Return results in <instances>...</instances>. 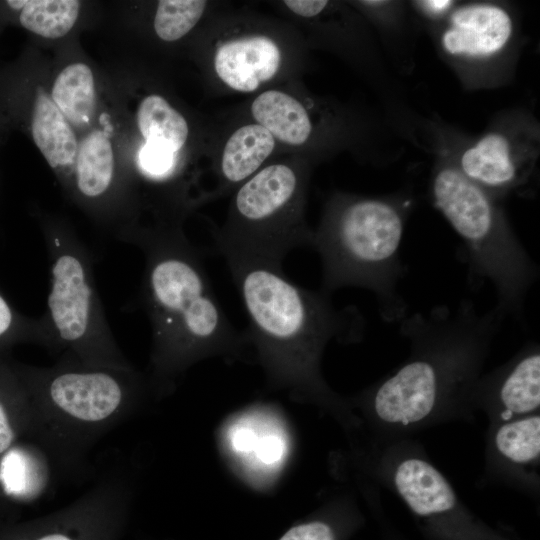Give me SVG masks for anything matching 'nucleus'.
Returning <instances> with one entry per match:
<instances>
[{"mask_svg": "<svg viewBox=\"0 0 540 540\" xmlns=\"http://www.w3.org/2000/svg\"><path fill=\"white\" fill-rule=\"evenodd\" d=\"M504 318L495 308L479 314L470 300L406 315L400 334L409 341L408 357L348 397L362 436L413 437L440 424L471 422L473 393Z\"/></svg>", "mask_w": 540, "mask_h": 540, "instance_id": "f257e3e1", "label": "nucleus"}, {"mask_svg": "<svg viewBox=\"0 0 540 540\" xmlns=\"http://www.w3.org/2000/svg\"><path fill=\"white\" fill-rule=\"evenodd\" d=\"M226 263L248 316L244 335L267 386L330 416L347 441L360 437L362 422L348 397L336 392L322 372L323 355L331 341L361 340L364 323L357 308H336L329 294L299 286L282 266Z\"/></svg>", "mask_w": 540, "mask_h": 540, "instance_id": "f03ea898", "label": "nucleus"}, {"mask_svg": "<svg viewBox=\"0 0 540 540\" xmlns=\"http://www.w3.org/2000/svg\"><path fill=\"white\" fill-rule=\"evenodd\" d=\"M124 241L145 257L140 303L152 329L155 379L164 385L207 358H252L244 332L213 293L199 251L180 230H135Z\"/></svg>", "mask_w": 540, "mask_h": 540, "instance_id": "7ed1b4c3", "label": "nucleus"}, {"mask_svg": "<svg viewBox=\"0 0 540 540\" xmlns=\"http://www.w3.org/2000/svg\"><path fill=\"white\" fill-rule=\"evenodd\" d=\"M407 207L397 196H332L311 243L321 259V290L329 295L343 287L370 290L382 318L400 322L407 315L397 289L405 271L400 248Z\"/></svg>", "mask_w": 540, "mask_h": 540, "instance_id": "20e7f679", "label": "nucleus"}, {"mask_svg": "<svg viewBox=\"0 0 540 540\" xmlns=\"http://www.w3.org/2000/svg\"><path fill=\"white\" fill-rule=\"evenodd\" d=\"M331 465L338 479L361 478L396 495L425 540H530L473 512L413 437L363 436L334 455Z\"/></svg>", "mask_w": 540, "mask_h": 540, "instance_id": "39448f33", "label": "nucleus"}, {"mask_svg": "<svg viewBox=\"0 0 540 540\" xmlns=\"http://www.w3.org/2000/svg\"><path fill=\"white\" fill-rule=\"evenodd\" d=\"M430 195L433 205L464 241L470 276L494 286V308L504 317H520L538 268L498 201L464 176L449 158L435 166Z\"/></svg>", "mask_w": 540, "mask_h": 540, "instance_id": "423d86ee", "label": "nucleus"}, {"mask_svg": "<svg viewBox=\"0 0 540 540\" xmlns=\"http://www.w3.org/2000/svg\"><path fill=\"white\" fill-rule=\"evenodd\" d=\"M306 183L305 171L287 163L265 166L243 182L215 234L226 262L282 266L290 251L311 246L313 230L304 220Z\"/></svg>", "mask_w": 540, "mask_h": 540, "instance_id": "0eeeda50", "label": "nucleus"}, {"mask_svg": "<svg viewBox=\"0 0 540 540\" xmlns=\"http://www.w3.org/2000/svg\"><path fill=\"white\" fill-rule=\"evenodd\" d=\"M49 292L42 317L51 346L73 350L90 362L118 360L88 247L68 227L44 228Z\"/></svg>", "mask_w": 540, "mask_h": 540, "instance_id": "6e6552de", "label": "nucleus"}, {"mask_svg": "<svg viewBox=\"0 0 540 540\" xmlns=\"http://www.w3.org/2000/svg\"><path fill=\"white\" fill-rule=\"evenodd\" d=\"M536 132L498 126L448 157L466 176L499 201L529 182L538 158Z\"/></svg>", "mask_w": 540, "mask_h": 540, "instance_id": "1a4fd4ad", "label": "nucleus"}, {"mask_svg": "<svg viewBox=\"0 0 540 540\" xmlns=\"http://www.w3.org/2000/svg\"><path fill=\"white\" fill-rule=\"evenodd\" d=\"M514 36V19L503 5L473 2L456 4L443 19L438 43L457 65L482 66L501 57Z\"/></svg>", "mask_w": 540, "mask_h": 540, "instance_id": "9d476101", "label": "nucleus"}, {"mask_svg": "<svg viewBox=\"0 0 540 540\" xmlns=\"http://www.w3.org/2000/svg\"><path fill=\"white\" fill-rule=\"evenodd\" d=\"M475 411L489 424L540 413V347L526 343L512 358L479 378L474 393Z\"/></svg>", "mask_w": 540, "mask_h": 540, "instance_id": "9b49d317", "label": "nucleus"}, {"mask_svg": "<svg viewBox=\"0 0 540 540\" xmlns=\"http://www.w3.org/2000/svg\"><path fill=\"white\" fill-rule=\"evenodd\" d=\"M539 471L540 413L488 425L484 470L487 480L536 500Z\"/></svg>", "mask_w": 540, "mask_h": 540, "instance_id": "f8f14e48", "label": "nucleus"}, {"mask_svg": "<svg viewBox=\"0 0 540 540\" xmlns=\"http://www.w3.org/2000/svg\"><path fill=\"white\" fill-rule=\"evenodd\" d=\"M40 383L58 409L85 422L108 418L126 393L125 382L118 374L100 368L63 369L46 374Z\"/></svg>", "mask_w": 540, "mask_h": 540, "instance_id": "ddd939ff", "label": "nucleus"}, {"mask_svg": "<svg viewBox=\"0 0 540 540\" xmlns=\"http://www.w3.org/2000/svg\"><path fill=\"white\" fill-rule=\"evenodd\" d=\"M282 65V52L266 35H245L221 43L214 55V70L230 89L250 93L270 81Z\"/></svg>", "mask_w": 540, "mask_h": 540, "instance_id": "4468645a", "label": "nucleus"}, {"mask_svg": "<svg viewBox=\"0 0 540 540\" xmlns=\"http://www.w3.org/2000/svg\"><path fill=\"white\" fill-rule=\"evenodd\" d=\"M365 524L356 491L343 488L296 520L278 540H351Z\"/></svg>", "mask_w": 540, "mask_h": 540, "instance_id": "2eb2a0df", "label": "nucleus"}, {"mask_svg": "<svg viewBox=\"0 0 540 540\" xmlns=\"http://www.w3.org/2000/svg\"><path fill=\"white\" fill-rule=\"evenodd\" d=\"M250 110L256 123L285 145L302 146L313 134L314 127L308 110L286 92H262L253 100Z\"/></svg>", "mask_w": 540, "mask_h": 540, "instance_id": "dca6fc26", "label": "nucleus"}, {"mask_svg": "<svg viewBox=\"0 0 540 540\" xmlns=\"http://www.w3.org/2000/svg\"><path fill=\"white\" fill-rule=\"evenodd\" d=\"M276 140L257 123L239 127L228 138L222 151L220 175L226 187L242 184L271 155Z\"/></svg>", "mask_w": 540, "mask_h": 540, "instance_id": "f3484780", "label": "nucleus"}, {"mask_svg": "<svg viewBox=\"0 0 540 540\" xmlns=\"http://www.w3.org/2000/svg\"><path fill=\"white\" fill-rule=\"evenodd\" d=\"M31 133L36 146L52 168L74 163L78 143L70 123L42 91L35 97Z\"/></svg>", "mask_w": 540, "mask_h": 540, "instance_id": "a211bd4d", "label": "nucleus"}, {"mask_svg": "<svg viewBox=\"0 0 540 540\" xmlns=\"http://www.w3.org/2000/svg\"><path fill=\"white\" fill-rule=\"evenodd\" d=\"M74 186L86 199H101L114 180V156L111 143L102 131L89 133L77 150Z\"/></svg>", "mask_w": 540, "mask_h": 540, "instance_id": "6ab92c4d", "label": "nucleus"}, {"mask_svg": "<svg viewBox=\"0 0 540 540\" xmlns=\"http://www.w3.org/2000/svg\"><path fill=\"white\" fill-rule=\"evenodd\" d=\"M51 100L74 126L89 124L95 108L94 78L84 63L64 68L54 81Z\"/></svg>", "mask_w": 540, "mask_h": 540, "instance_id": "aec40b11", "label": "nucleus"}, {"mask_svg": "<svg viewBox=\"0 0 540 540\" xmlns=\"http://www.w3.org/2000/svg\"><path fill=\"white\" fill-rule=\"evenodd\" d=\"M137 123L147 143L175 153L183 147L188 138V123L183 115L156 94L141 101L137 111Z\"/></svg>", "mask_w": 540, "mask_h": 540, "instance_id": "412c9836", "label": "nucleus"}, {"mask_svg": "<svg viewBox=\"0 0 540 540\" xmlns=\"http://www.w3.org/2000/svg\"><path fill=\"white\" fill-rule=\"evenodd\" d=\"M18 12V20L28 31L45 38H60L75 24L80 2L76 0H29L5 2Z\"/></svg>", "mask_w": 540, "mask_h": 540, "instance_id": "4be33fe9", "label": "nucleus"}, {"mask_svg": "<svg viewBox=\"0 0 540 540\" xmlns=\"http://www.w3.org/2000/svg\"><path fill=\"white\" fill-rule=\"evenodd\" d=\"M207 6L202 0H161L154 18L157 36L167 42L185 36L201 19Z\"/></svg>", "mask_w": 540, "mask_h": 540, "instance_id": "5701e85b", "label": "nucleus"}, {"mask_svg": "<svg viewBox=\"0 0 540 540\" xmlns=\"http://www.w3.org/2000/svg\"><path fill=\"white\" fill-rule=\"evenodd\" d=\"M17 341H36L51 346L42 317L24 315L0 290V345Z\"/></svg>", "mask_w": 540, "mask_h": 540, "instance_id": "b1692460", "label": "nucleus"}, {"mask_svg": "<svg viewBox=\"0 0 540 540\" xmlns=\"http://www.w3.org/2000/svg\"><path fill=\"white\" fill-rule=\"evenodd\" d=\"M0 481L7 494H25L31 483V468L27 457L17 450L9 451L1 460Z\"/></svg>", "mask_w": 540, "mask_h": 540, "instance_id": "393cba45", "label": "nucleus"}, {"mask_svg": "<svg viewBox=\"0 0 540 540\" xmlns=\"http://www.w3.org/2000/svg\"><path fill=\"white\" fill-rule=\"evenodd\" d=\"M175 156L176 153L169 149L146 142L139 152V168L151 180L166 181L173 175Z\"/></svg>", "mask_w": 540, "mask_h": 540, "instance_id": "a878e982", "label": "nucleus"}, {"mask_svg": "<svg viewBox=\"0 0 540 540\" xmlns=\"http://www.w3.org/2000/svg\"><path fill=\"white\" fill-rule=\"evenodd\" d=\"M359 492L369 508L370 514L378 525L380 540H410L387 516L382 506L379 488L372 484H364Z\"/></svg>", "mask_w": 540, "mask_h": 540, "instance_id": "bb28decb", "label": "nucleus"}, {"mask_svg": "<svg viewBox=\"0 0 540 540\" xmlns=\"http://www.w3.org/2000/svg\"><path fill=\"white\" fill-rule=\"evenodd\" d=\"M415 6L425 17L432 20H443L456 6V2L449 0L417 1Z\"/></svg>", "mask_w": 540, "mask_h": 540, "instance_id": "cd10ccee", "label": "nucleus"}, {"mask_svg": "<svg viewBox=\"0 0 540 540\" xmlns=\"http://www.w3.org/2000/svg\"><path fill=\"white\" fill-rule=\"evenodd\" d=\"M284 4L294 14L304 18L315 17L328 6L327 1L320 0H287Z\"/></svg>", "mask_w": 540, "mask_h": 540, "instance_id": "c85d7f7f", "label": "nucleus"}, {"mask_svg": "<svg viewBox=\"0 0 540 540\" xmlns=\"http://www.w3.org/2000/svg\"><path fill=\"white\" fill-rule=\"evenodd\" d=\"M13 440V431L9 425L5 409L0 402V453L4 452Z\"/></svg>", "mask_w": 540, "mask_h": 540, "instance_id": "c756f323", "label": "nucleus"}, {"mask_svg": "<svg viewBox=\"0 0 540 540\" xmlns=\"http://www.w3.org/2000/svg\"><path fill=\"white\" fill-rule=\"evenodd\" d=\"M36 540H72V539L64 534L53 533V534L42 536Z\"/></svg>", "mask_w": 540, "mask_h": 540, "instance_id": "7c9ffc66", "label": "nucleus"}]
</instances>
